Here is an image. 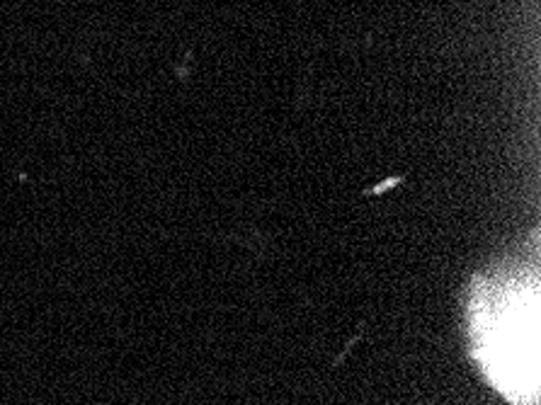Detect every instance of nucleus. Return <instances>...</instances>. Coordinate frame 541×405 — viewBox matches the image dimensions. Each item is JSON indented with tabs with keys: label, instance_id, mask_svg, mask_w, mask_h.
Masks as SVG:
<instances>
[{
	"label": "nucleus",
	"instance_id": "1",
	"mask_svg": "<svg viewBox=\"0 0 541 405\" xmlns=\"http://www.w3.org/2000/svg\"><path fill=\"white\" fill-rule=\"evenodd\" d=\"M471 354L490 386L512 405L539 403L536 267L476 277L468 293Z\"/></svg>",
	"mask_w": 541,
	"mask_h": 405
}]
</instances>
